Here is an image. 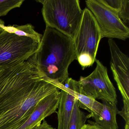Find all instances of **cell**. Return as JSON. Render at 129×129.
<instances>
[{"instance_id": "cell-1", "label": "cell", "mask_w": 129, "mask_h": 129, "mask_svg": "<svg viewBox=\"0 0 129 129\" xmlns=\"http://www.w3.org/2000/svg\"><path fill=\"white\" fill-rule=\"evenodd\" d=\"M58 89L41 71L35 53L0 69V129H18L42 99Z\"/></svg>"}, {"instance_id": "cell-2", "label": "cell", "mask_w": 129, "mask_h": 129, "mask_svg": "<svg viewBox=\"0 0 129 129\" xmlns=\"http://www.w3.org/2000/svg\"><path fill=\"white\" fill-rule=\"evenodd\" d=\"M35 55L45 77L55 84H64L69 78V66L77 60L73 40L47 26Z\"/></svg>"}, {"instance_id": "cell-3", "label": "cell", "mask_w": 129, "mask_h": 129, "mask_svg": "<svg viewBox=\"0 0 129 129\" xmlns=\"http://www.w3.org/2000/svg\"><path fill=\"white\" fill-rule=\"evenodd\" d=\"M42 14L46 26L74 40L80 27L83 10L78 0H42Z\"/></svg>"}, {"instance_id": "cell-4", "label": "cell", "mask_w": 129, "mask_h": 129, "mask_svg": "<svg viewBox=\"0 0 129 129\" xmlns=\"http://www.w3.org/2000/svg\"><path fill=\"white\" fill-rule=\"evenodd\" d=\"M102 38L100 29L94 16L88 9L85 8L80 27L73 40L77 60L83 70L92 66L95 61Z\"/></svg>"}, {"instance_id": "cell-5", "label": "cell", "mask_w": 129, "mask_h": 129, "mask_svg": "<svg viewBox=\"0 0 129 129\" xmlns=\"http://www.w3.org/2000/svg\"><path fill=\"white\" fill-rule=\"evenodd\" d=\"M40 43L6 31L0 32V69L27 60L37 52Z\"/></svg>"}, {"instance_id": "cell-6", "label": "cell", "mask_w": 129, "mask_h": 129, "mask_svg": "<svg viewBox=\"0 0 129 129\" xmlns=\"http://www.w3.org/2000/svg\"><path fill=\"white\" fill-rule=\"evenodd\" d=\"M95 62L94 71L87 77L81 76L78 81L85 92L94 100L117 104L116 90L109 77L107 68L99 60Z\"/></svg>"}, {"instance_id": "cell-7", "label": "cell", "mask_w": 129, "mask_h": 129, "mask_svg": "<svg viewBox=\"0 0 129 129\" xmlns=\"http://www.w3.org/2000/svg\"><path fill=\"white\" fill-rule=\"evenodd\" d=\"M86 3L99 25L102 38L106 37L125 40L129 38V28L116 13L97 0H87Z\"/></svg>"}, {"instance_id": "cell-8", "label": "cell", "mask_w": 129, "mask_h": 129, "mask_svg": "<svg viewBox=\"0 0 129 129\" xmlns=\"http://www.w3.org/2000/svg\"><path fill=\"white\" fill-rule=\"evenodd\" d=\"M111 53V68L114 79L123 97L129 103V58L120 49L115 41L108 40Z\"/></svg>"}, {"instance_id": "cell-9", "label": "cell", "mask_w": 129, "mask_h": 129, "mask_svg": "<svg viewBox=\"0 0 129 129\" xmlns=\"http://www.w3.org/2000/svg\"><path fill=\"white\" fill-rule=\"evenodd\" d=\"M59 89L42 99L32 114L18 129H32L46 118L56 112L60 99Z\"/></svg>"}, {"instance_id": "cell-10", "label": "cell", "mask_w": 129, "mask_h": 129, "mask_svg": "<svg viewBox=\"0 0 129 129\" xmlns=\"http://www.w3.org/2000/svg\"><path fill=\"white\" fill-rule=\"evenodd\" d=\"M119 111L115 103L106 101L101 103L96 100L92 112L86 117L92 118L95 123L102 129H118L116 117Z\"/></svg>"}, {"instance_id": "cell-11", "label": "cell", "mask_w": 129, "mask_h": 129, "mask_svg": "<svg viewBox=\"0 0 129 129\" xmlns=\"http://www.w3.org/2000/svg\"><path fill=\"white\" fill-rule=\"evenodd\" d=\"M56 84L60 90L58 111L56 112L58 120L57 129H68L76 99L64 88L63 84Z\"/></svg>"}, {"instance_id": "cell-12", "label": "cell", "mask_w": 129, "mask_h": 129, "mask_svg": "<svg viewBox=\"0 0 129 129\" xmlns=\"http://www.w3.org/2000/svg\"><path fill=\"white\" fill-rule=\"evenodd\" d=\"M62 86L77 99L80 108L85 109L90 113L92 112L96 100L85 92L79 81L69 77Z\"/></svg>"}, {"instance_id": "cell-13", "label": "cell", "mask_w": 129, "mask_h": 129, "mask_svg": "<svg viewBox=\"0 0 129 129\" xmlns=\"http://www.w3.org/2000/svg\"><path fill=\"white\" fill-rule=\"evenodd\" d=\"M3 28L9 33L20 37L30 38L40 43H41L43 37L42 35L36 31L34 26L29 24L22 25H4Z\"/></svg>"}, {"instance_id": "cell-14", "label": "cell", "mask_w": 129, "mask_h": 129, "mask_svg": "<svg viewBox=\"0 0 129 129\" xmlns=\"http://www.w3.org/2000/svg\"><path fill=\"white\" fill-rule=\"evenodd\" d=\"M87 119L85 114L80 110L76 99L68 129H81L86 124Z\"/></svg>"}, {"instance_id": "cell-15", "label": "cell", "mask_w": 129, "mask_h": 129, "mask_svg": "<svg viewBox=\"0 0 129 129\" xmlns=\"http://www.w3.org/2000/svg\"><path fill=\"white\" fill-rule=\"evenodd\" d=\"M24 1V0H0V17L6 16L13 9L20 7Z\"/></svg>"}, {"instance_id": "cell-16", "label": "cell", "mask_w": 129, "mask_h": 129, "mask_svg": "<svg viewBox=\"0 0 129 129\" xmlns=\"http://www.w3.org/2000/svg\"><path fill=\"white\" fill-rule=\"evenodd\" d=\"M99 3L118 15L122 7V0H97Z\"/></svg>"}, {"instance_id": "cell-17", "label": "cell", "mask_w": 129, "mask_h": 129, "mask_svg": "<svg viewBox=\"0 0 129 129\" xmlns=\"http://www.w3.org/2000/svg\"><path fill=\"white\" fill-rule=\"evenodd\" d=\"M118 15L123 23H129V0H122V7Z\"/></svg>"}, {"instance_id": "cell-18", "label": "cell", "mask_w": 129, "mask_h": 129, "mask_svg": "<svg viewBox=\"0 0 129 129\" xmlns=\"http://www.w3.org/2000/svg\"><path fill=\"white\" fill-rule=\"evenodd\" d=\"M123 103L122 109L119 111L118 114L124 119L126 124H129V103L123 101Z\"/></svg>"}, {"instance_id": "cell-19", "label": "cell", "mask_w": 129, "mask_h": 129, "mask_svg": "<svg viewBox=\"0 0 129 129\" xmlns=\"http://www.w3.org/2000/svg\"><path fill=\"white\" fill-rule=\"evenodd\" d=\"M88 124H85L81 129H103L97 125L94 121L88 120Z\"/></svg>"}, {"instance_id": "cell-20", "label": "cell", "mask_w": 129, "mask_h": 129, "mask_svg": "<svg viewBox=\"0 0 129 129\" xmlns=\"http://www.w3.org/2000/svg\"><path fill=\"white\" fill-rule=\"evenodd\" d=\"M32 129H56L55 128L53 127L52 126L49 124L45 120V119L43 120L42 123L38 124L37 126L32 128Z\"/></svg>"}, {"instance_id": "cell-21", "label": "cell", "mask_w": 129, "mask_h": 129, "mask_svg": "<svg viewBox=\"0 0 129 129\" xmlns=\"http://www.w3.org/2000/svg\"><path fill=\"white\" fill-rule=\"evenodd\" d=\"M4 25H5V24H4V21H3L1 19H0V32L3 30V27Z\"/></svg>"}, {"instance_id": "cell-22", "label": "cell", "mask_w": 129, "mask_h": 129, "mask_svg": "<svg viewBox=\"0 0 129 129\" xmlns=\"http://www.w3.org/2000/svg\"><path fill=\"white\" fill-rule=\"evenodd\" d=\"M124 129H129V124H125Z\"/></svg>"}]
</instances>
